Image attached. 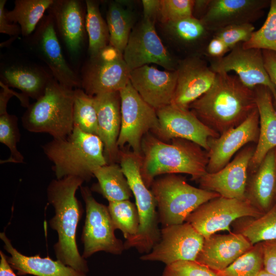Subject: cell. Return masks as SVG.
<instances>
[{"instance_id": "cell-1", "label": "cell", "mask_w": 276, "mask_h": 276, "mask_svg": "<svg viewBox=\"0 0 276 276\" xmlns=\"http://www.w3.org/2000/svg\"><path fill=\"white\" fill-rule=\"evenodd\" d=\"M257 108L254 89L237 75L216 73L211 87L191 103L189 109L220 135L243 122Z\"/></svg>"}, {"instance_id": "cell-2", "label": "cell", "mask_w": 276, "mask_h": 276, "mask_svg": "<svg viewBox=\"0 0 276 276\" xmlns=\"http://www.w3.org/2000/svg\"><path fill=\"white\" fill-rule=\"evenodd\" d=\"M84 181L82 178L74 176L56 178L49 184L47 193L48 202L55 211L49 224L58 234V241L54 245L57 260L86 273L88 271L87 263L80 255L76 242L77 228L83 209L76 197V193Z\"/></svg>"}, {"instance_id": "cell-3", "label": "cell", "mask_w": 276, "mask_h": 276, "mask_svg": "<svg viewBox=\"0 0 276 276\" xmlns=\"http://www.w3.org/2000/svg\"><path fill=\"white\" fill-rule=\"evenodd\" d=\"M172 141L167 143L148 134L144 137L141 172L148 188L160 174L185 173L198 180L207 173L206 150L188 140L174 139Z\"/></svg>"}, {"instance_id": "cell-4", "label": "cell", "mask_w": 276, "mask_h": 276, "mask_svg": "<svg viewBox=\"0 0 276 276\" xmlns=\"http://www.w3.org/2000/svg\"><path fill=\"white\" fill-rule=\"evenodd\" d=\"M42 147L58 179L74 176L87 181L96 169L107 164L100 138L76 126L66 137L53 139Z\"/></svg>"}, {"instance_id": "cell-5", "label": "cell", "mask_w": 276, "mask_h": 276, "mask_svg": "<svg viewBox=\"0 0 276 276\" xmlns=\"http://www.w3.org/2000/svg\"><path fill=\"white\" fill-rule=\"evenodd\" d=\"M75 89L53 78L40 98L29 105L21 117L22 125L31 132L47 133L53 139L65 138L74 129Z\"/></svg>"}, {"instance_id": "cell-6", "label": "cell", "mask_w": 276, "mask_h": 276, "mask_svg": "<svg viewBox=\"0 0 276 276\" xmlns=\"http://www.w3.org/2000/svg\"><path fill=\"white\" fill-rule=\"evenodd\" d=\"M142 154L120 151V166L135 199L140 227L134 237L126 240L125 249L134 247L142 254L149 252L159 241L160 229L154 197L145 183L141 172Z\"/></svg>"}, {"instance_id": "cell-7", "label": "cell", "mask_w": 276, "mask_h": 276, "mask_svg": "<svg viewBox=\"0 0 276 276\" xmlns=\"http://www.w3.org/2000/svg\"><path fill=\"white\" fill-rule=\"evenodd\" d=\"M151 187L158 208V220L163 227L183 223L199 206L220 196L215 192L189 185L175 174L154 180Z\"/></svg>"}, {"instance_id": "cell-8", "label": "cell", "mask_w": 276, "mask_h": 276, "mask_svg": "<svg viewBox=\"0 0 276 276\" xmlns=\"http://www.w3.org/2000/svg\"><path fill=\"white\" fill-rule=\"evenodd\" d=\"M130 71L123 53L109 44L89 57L83 66L81 88L88 95L120 91L130 81Z\"/></svg>"}, {"instance_id": "cell-9", "label": "cell", "mask_w": 276, "mask_h": 276, "mask_svg": "<svg viewBox=\"0 0 276 276\" xmlns=\"http://www.w3.org/2000/svg\"><path fill=\"white\" fill-rule=\"evenodd\" d=\"M80 191L86 211L81 236L82 257L86 259L100 251L121 254L125 249L124 245L114 235L116 229L108 207L96 201L88 187L81 186Z\"/></svg>"}, {"instance_id": "cell-10", "label": "cell", "mask_w": 276, "mask_h": 276, "mask_svg": "<svg viewBox=\"0 0 276 276\" xmlns=\"http://www.w3.org/2000/svg\"><path fill=\"white\" fill-rule=\"evenodd\" d=\"M121 125L117 144L119 148L128 145L133 152L142 154V143L149 131L158 126L156 110L146 103L130 82L120 91Z\"/></svg>"}, {"instance_id": "cell-11", "label": "cell", "mask_w": 276, "mask_h": 276, "mask_svg": "<svg viewBox=\"0 0 276 276\" xmlns=\"http://www.w3.org/2000/svg\"><path fill=\"white\" fill-rule=\"evenodd\" d=\"M263 214L247 199L219 196L199 206L186 220L204 238L219 231L231 232V226L244 217Z\"/></svg>"}, {"instance_id": "cell-12", "label": "cell", "mask_w": 276, "mask_h": 276, "mask_svg": "<svg viewBox=\"0 0 276 276\" xmlns=\"http://www.w3.org/2000/svg\"><path fill=\"white\" fill-rule=\"evenodd\" d=\"M29 39L31 49L47 64L55 80L67 87L81 88L80 77L64 57L51 15L43 17Z\"/></svg>"}, {"instance_id": "cell-13", "label": "cell", "mask_w": 276, "mask_h": 276, "mask_svg": "<svg viewBox=\"0 0 276 276\" xmlns=\"http://www.w3.org/2000/svg\"><path fill=\"white\" fill-rule=\"evenodd\" d=\"M123 55L130 71L149 63L175 71L178 63L162 43L154 22L144 18L133 27Z\"/></svg>"}, {"instance_id": "cell-14", "label": "cell", "mask_w": 276, "mask_h": 276, "mask_svg": "<svg viewBox=\"0 0 276 276\" xmlns=\"http://www.w3.org/2000/svg\"><path fill=\"white\" fill-rule=\"evenodd\" d=\"M204 238L188 222L163 227L159 241L143 261H159L166 265L180 261H195Z\"/></svg>"}, {"instance_id": "cell-15", "label": "cell", "mask_w": 276, "mask_h": 276, "mask_svg": "<svg viewBox=\"0 0 276 276\" xmlns=\"http://www.w3.org/2000/svg\"><path fill=\"white\" fill-rule=\"evenodd\" d=\"M156 113L158 126L153 133L162 141L184 139L198 145L208 151L209 139L220 136L189 109L171 104L156 110Z\"/></svg>"}, {"instance_id": "cell-16", "label": "cell", "mask_w": 276, "mask_h": 276, "mask_svg": "<svg viewBox=\"0 0 276 276\" xmlns=\"http://www.w3.org/2000/svg\"><path fill=\"white\" fill-rule=\"evenodd\" d=\"M242 43L234 47L222 58L209 59L211 69L216 74L234 71L246 87L254 89L259 85L266 86L276 100V88L265 69L262 51L245 49Z\"/></svg>"}, {"instance_id": "cell-17", "label": "cell", "mask_w": 276, "mask_h": 276, "mask_svg": "<svg viewBox=\"0 0 276 276\" xmlns=\"http://www.w3.org/2000/svg\"><path fill=\"white\" fill-rule=\"evenodd\" d=\"M259 135V114L256 108L240 125L219 137L209 139L207 173H215L222 169L243 146L250 142H257Z\"/></svg>"}, {"instance_id": "cell-18", "label": "cell", "mask_w": 276, "mask_h": 276, "mask_svg": "<svg viewBox=\"0 0 276 276\" xmlns=\"http://www.w3.org/2000/svg\"><path fill=\"white\" fill-rule=\"evenodd\" d=\"M255 147L243 148L233 160L219 171L206 173L198 180L200 188L227 198L246 199L248 171Z\"/></svg>"}, {"instance_id": "cell-19", "label": "cell", "mask_w": 276, "mask_h": 276, "mask_svg": "<svg viewBox=\"0 0 276 276\" xmlns=\"http://www.w3.org/2000/svg\"><path fill=\"white\" fill-rule=\"evenodd\" d=\"M177 78L172 104L183 109L205 94L213 85L216 74L200 55H190L178 61Z\"/></svg>"}, {"instance_id": "cell-20", "label": "cell", "mask_w": 276, "mask_h": 276, "mask_svg": "<svg viewBox=\"0 0 276 276\" xmlns=\"http://www.w3.org/2000/svg\"><path fill=\"white\" fill-rule=\"evenodd\" d=\"M270 3L269 0H211L200 20L214 34L228 26L252 24L263 16Z\"/></svg>"}, {"instance_id": "cell-21", "label": "cell", "mask_w": 276, "mask_h": 276, "mask_svg": "<svg viewBox=\"0 0 276 276\" xmlns=\"http://www.w3.org/2000/svg\"><path fill=\"white\" fill-rule=\"evenodd\" d=\"M177 78L176 71H161L146 65L130 71V82L141 98L157 110L172 104Z\"/></svg>"}, {"instance_id": "cell-22", "label": "cell", "mask_w": 276, "mask_h": 276, "mask_svg": "<svg viewBox=\"0 0 276 276\" xmlns=\"http://www.w3.org/2000/svg\"><path fill=\"white\" fill-rule=\"evenodd\" d=\"M1 82L19 89L23 97L37 100L54 78L49 70L30 61L9 58L1 63Z\"/></svg>"}, {"instance_id": "cell-23", "label": "cell", "mask_w": 276, "mask_h": 276, "mask_svg": "<svg viewBox=\"0 0 276 276\" xmlns=\"http://www.w3.org/2000/svg\"><path fill=\"white\" fill-rule=\"evenodd\" d=\"M55 27L68 51L79 53L86 35L85 16L83 5L78 0H54L48 9Z\"/></svg>"}, {"instance_id": "cell-24", "label": "cell", "mask_w": 276, "mask_h": 276, "mask_svg": "<svg viewBox=\"0 0 276 276\" xmlns=\"http://www.w3.org/2000/svg\"><path fill=\"white\" fill-rule=\"evenodd\" d=\"M252 246L240 234L231 232L222 235L215 233L204 238L195 261L214 271H221Z\"/></svg>"}, {"instance_id": "cell-25", "label": "cell", "mask_w": 276, "mask_h": 276, "mask_svg": "<svg viewBox=\"0 0 276 276\" xmlns=\"http://www.w3.org/2000/svg\"><path fill=\"white\" fill-rule=\"evenodd\" d=\"M97 112L98 136L104 145L107 164L119 160L117 142L121 125L120 91L103 93L94 96Z\"/></svg>"}, {"instance_id": "cell-26", "label": "cell", "mask_w": 276, "mask_h": 276, "mask_svg": "<svg viewBox=\"0 0 276 276\" xmlns=\"http://www.w3.org/2000/svg\"><path fill=\"white\" fill-rule=\"evenodd\" d=\"M254 90L259 114V135L249 163L252 173L267 153L276 148V110L273 95L268 87L262 85L255 87Z\"/></svg>"}, {"instance_id": "cell-27", "label": "cell", "mask_w": 276, "mask_h": 276, "mask_svg": "<svg viewBox=\"0 0 276 276\" xmlns=\"http://www.w3.org/2000/svg\"><path fill=\"white\" fill-rule=\"evenodd\" d=\"M4 249L10 254L6 259L18 275L32 274L36 276H87L59 260H53L49 257L42 258L39 254L33 256L22 255L14 248L4 232L0 233Z\"/></svg>"}, {"instance_id": "cell-28", "label": "cell", "mask_w": 276, "mask_h": 276, "mask_svg": "<svg viewBox=\"0 0 276 276\" xmlns=\"http://www.w3.org/2000/svg\"><path fill=\"white\" fill-rule=\"evenodd\" d=\"M248 179L246 198L262 213L276 201V148L269 151Z\"/></svg>"}, {"instance_id": "cell-29", "label": "cell", "mask_w": 276, "mask_h": 276, "mask_svg": "<svg viewBox=\"0 0 276 276\" xmlns=\"http://www.w3.org/2000/svg\"><path fill=\"white\" fill-rule=\"evenodd\" d=\"M170 38L193 55L204 54L214 34L199 19L193 16L164 24Z\"/></svg>"}, {"instance_id": "cell-30", "label": "cell", "mask_w": 276, "mask_h": 276, "mask_svg": "<svg viewBox=\"0 0 276 276\" xmlns=\"http://www.w3.org/2000/svg\"><path fill=\"white\" fill-rule=\"evenodd\" d=\"M98 184L93 188L108 202L129 200L132 192L120 165L106 164L94 171Z\"/></svg>"}, {"instance_id": "cell-31", "label": "cell", "mask_w": 276, "mask_h": 276, "mask_svg": "<svg viewBox=\"0 0 276 276\" xmlns=\"http://www.w3.org/2000/svg\"><path fill=\"white\" fill-rule=\"evenodd\" d=\"M234 233L244 236L252 245L276 239V201L259 216L244 217L235 220Z\"/></svg>"}, {"instance_id": "cell-32", "label": "cell", "mask_w": 276, "mask_h": 276, "mask_svg": "<svg viewBox=\"0 0 276 276\" xmlns=\"http://www.w3.org/2000/svg\"><path fill=\"white\" fill-rule=\"evenodd\" d=\"M133 11L121 1H112L106 13V23L109 33V44L123 54L133 28Z\"/></svg>"}, {"instance_id": "cell-33", "label": "cell", "mask_w": 276, "mask_h": 276, "mask_svg": "<svg viewBox=\"0 0 276 276\" xmlns=\"http://www.w3.org/2000/svg\"><path fill=\"white\" fill-rule=\"evenodd\" d=\"M53 2L54 0H16L14 8L10 11L6 10L5 15L10 22L18 24L23 36L28 37L35 30L45 11Z\"/></svg>"}, {"instance_id": "cell-34", "label": "cell", "mask_w": 276, "mask_h": 276, "mask_svg": "<svg viewBox=\"0 0 276 276\" xmlns=\"http://www.w3.org/2000/svg\"><path fill=\"white\" fill-rule=\"evenodd\" d=\"M85 27L88 36V51L92 57L109 44V33L106 21L100 13L96 1H85Z\"/></svg>"}, {"instance_id": "cell-35", "label": "cell", "mask_w": 276, "mask_h": 276, "mask_svg": "<svg viewBox=\"0 0 276 276\" xmlns=\"http://www.w3.org/2000/svg\"><path fill=\"white\" fill-rule=\"evenodd\" d=\"M73 122L74 125L82 131L98 135V118L94 96L87 94L80 88L75 89Z\"/></svg>"}, {"instance_id": "cell-36", "label": "cell", "mask_w": 276, "mask_h": 276, "mask_svg": "<svg viewBox=\"0 0 276 276\" xmlns=\"http://www.w3.org/2000/svg\"><path fill=\"white\" fill-rule=\"evenodd\" d=\"M108 209L115 229H120L126 240L134 237L140 227L136 205L129 200L109 202Z\"/></svg>"}, {"instance_id": "cell-37", "label": "cell", "mask_w": 276, "mask_h": 276, "mask_svg": "<svg viewBox=\"0 0 276 276\" xmlns=\"http://www.w3.org/2000/svg\"><path fill=\"white\" fill-rule=\"evenodd\" d=\"M7 105L0 103V142L8 147L10 155L7 159L1 160V163H22L24 157L17 148L20 139L18 118L7 112Z\"/></svg>"}, {"instance_id": "cell-38", "label": "cell", "mask_w": 276, "mask_h": 276, "mask_svg": "<svg viewBox=\"0 0 276 276\" xmlns=\"http://www.w3.org/2000/svg\"><path fill=\"white\" fill-rule=\"evenodd\" d=\"M263 268L261 243L255 244L231 265L217 271L219 276H258Z\"/></svg>"}, {"instance_id": "cell-39", "label": "cell", "mask_w": 276, "mask_h": 276, "mask_svg": "<svg viewBox=\"0 0 276 276\" xmlns=\"http://www.w3.org/2000/svg\"><path fill=\"white\" fill-rule=\"evenodd\" d=\"M266 20L250 39L242 43L245 49H258L276 52V0H271Z\"/></svg>"}, {"instance_id": "cell-40", "label": "cell", "mask_w": 276, "mask_h": 276, "mask_svg": "<svg viewBox=\"0 0 276 276\" xmlns=\"http://www.w3.org/2000/svg\"><path fill=\"white\" fill-rule=\"evenodd\" d=\"M193 0H161L159 16L164 24L193 16Z\"/></svg>"}, {"instance_id": "cell-41", "label": "cell", "mask_w": 276, "mask_h": 276, "mask_svg": "<svg viewBox=\"0 0 276 276\" xmlns=\"http://www.w3.org/2000/svg\"><path fill=\"white\" fill-rule=\"evenodd\" d=\"M254 31L252 24H244L225 27L215 32L213 36L221 39L231 50L237 44L248 41Z\"/></svg>"}, {"instance_id": "cell-42", "label": "cell", "mask_w": 276, "mask_h": 276, "mask_svg": "<svg viewBox=\"0 0 276 276\" xmlns=\"http://www.w3.org/2000/svg\"><path fill=\"white\" fill-rule=\"evenodd\" d=\"M162 276H219L217 271L196 261H180L166 265Z\"/></svg>"}, {"instance_id": "cell-43", "label": "cell", "mask_w": 276, "mask_h": 276, "mask_svg": "<svg viewBox=\"0 0 276 276\" xmlns=\"http://www.w3.org/2000/svg\"><path fill=\"white\" fill-rule=\"evenodd\" d=\"M263 269L276 275V239L261 242Z\"/></svg>"}, {"instance_id": "cell-44", "label": "cell", "mask_w": 276, "mask_h": 276, "mask_svg": "<svg viewBox=\"0 0 276 276\" xmlns=\"http://www.w3.org/2000/svg\"><path fill=\"white\" fill-rule=\"evenodd\" d=\"M6 2V0L0 1V33L16 38L21 34V29L19 25L10 22L7 19L5 8Z\"/></svg>"}, {"instance_id": "cell-45", "label": "cell", "mask_w": 276, "mask_h": 276, "mask_svg": "<svg viewBox=\"0 0 276 276\" xmlns=\"http://www.w3.org/2000/svg\"><path fill=\"white\" fill-rule=\"evenodd\" d=\"M229 51L221 39L213 36L206 46L204 54L209 59H219Z\"/></svg>"}, {"instance_id": "cell-46", "label": "cell", "mask_w": 276, "mask_h": 276, "mask_svg": "<svg viewBox=\"0 0 276 276\" xmlns=\"http://www.w3.org/2000/svg\"><path fill=\"white\" fill-rule=\"evenodd\" d=\"M266 72L276 88V52L262 50Z\"/></svg>"}, {"instance_id": "cell-47", "label": "cell", "mask_w": 276, "mask_h": 276, "mask_svg": "<svg viewBox=\"0 0 276 276\" xmlns=\"http://www.w3.org/2000/svg\"><path fill=\"white\" fill-rule=\"evenodd\" d=\"M161 0H143V18L153 22L156 16H159Z\"/></svg>"}, {"instance_id": "cell-48", "label": "cell", "mask_w": 276, "mask_h": 276, "mask_svg": "<svg viewBox=\"0 0 276 276\" xmlns=\"http://www.w3.org/2000/svg\"><path fill=\"white\" fill-rule=\"evenodd\" d=\"M211 0H195L193 8V16L200 19L206 13Z\"/></svg>"}, {"instance_id": "cell-49", "label": "cell", "mask_w": 276, "mask_h": 276, "mask_svg": "<svg viewBox=\"0 0 276 276\" xmlns=\"http://www.w3.org/2000/svg\"><path fill=\"white\" fill-rule=\"evenodd\" d=\"M0 276H17L2 250L0 251Z\"/></svg>"}, {"instance_id": "cell-50", "label": "cell", "mask_w": 276, "mask_h": 276, "mask_svg": "<svg viewBox=\"0 0 276 276\" xmlns=\"http://www.w3.org/2000/svg\"><path fill=\"white\" fill-rule=\"evenodd\" d=\"M258 276H276V275L270 273L266 271L263 268L260 272Z\"/></svg>"}, {"instance_id": "cell-51", "label": "cell", "mask_w": 276, "mask_h": 276, "mask_svg": "<svg viewBox=\"0 0 276 276\" xmlns=\"http://www.w3.org/2000/svg\"><path fill=\"white\" fill-rule=\"evenodd\" d=\"M273 103H274V106L275 108H276V100L275 101L273 100Z\"/></svg>"}]
</instances>
